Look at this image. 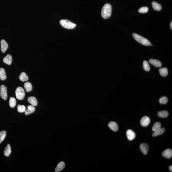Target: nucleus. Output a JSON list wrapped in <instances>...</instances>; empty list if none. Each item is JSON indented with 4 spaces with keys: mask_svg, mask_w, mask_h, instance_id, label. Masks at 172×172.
<instances>
[{
    "mask_svg": "<svg viewBox=\"0 0 172 172\" xmlns=\"http://www.w3.org/2000/svg\"><path fill=\"white\" fill-rule=\"evenodd\" d=\"M60 23L63 28L69 30L74 29L76 26V24L67 19H62Z\"/></svg>",
    "mask_w": 172,
    "mask_h": 172,
    "instance_id": "obj_3",
    "label": "nucleus"
},
{
    "mask_svg": "<svg viewBox=\"0 0 172 172\" xmlns=\"http://www.w3.org/2000/svg\"><path fill=\"white\" fill-rule=\"evenodd\" d=\"M157 114L158 116L161 118H165L168 116L169 113L166 111H162L158 112Z\"/></svg>",
    "mask_w": 172,
    "mask_h": 172,
    "instance_id": "obj_20",
    "label": "nucleus"
},
{
    "mask_svg": "<svg viewBox=\"0 0 172 172\" xmlns=\"http://www.w3.org/2000/svg\"><path fill=\"white\" fill-rule=\"evenodd\" d=\"M168 100L167 98L166 97H161L159 100V103L161 104H166L168 102Z\"/></svg>",
    "mask_w": 172,
    "mask_h": 172,
    "instance_id": "obj_30",
    "label": "nucleus"
},
{
    "mask_svg": "<svg viewBox=\"0 0 172 172\" xmlns=\"http://www.w3.org/2000/svg\"><path fill=\"white\" fill-rule=\"evenodd\" d=\"M152 7L155 10L159 11L162 9V6L160 4L158 3L157 2L153 1L152 3Z\"/></svg>",
    "mask_w": 172,
    "mask_h": 172,
    "instance_id": "obj_19",
    "label": "nucleus"
},
{
    "mask_svg": "<svg viewBox=\"0 0 172 172\" xmlns=\"http://www.w3.org/2000/svg\"><path fill=\"white\" fill-rule=\"evenodd\" d=\"M161 125L160 123L157 122L155 123L154 124L152 128V131L154 132L155 130L161 128Z\"/></svg>",
    "mask_w": 172,
    "mask_h": 172,
    "instance_id": "obj_26",
    "label": "nucleus"
},
{
    "mask_svg": "<svg viewBox=\"0 0 172 172\" xmlns=\"http://www.w3.org/2000/svg\"><path fill=\"white\" fill-rule=\"evenodd\" d=\"M143 67L144 69L146 71H149L150 70V67L148 62L146 61H144L143 63Z\"/></svg>",
    "mask_w": 172,
    "mask_h": 172,
    "instance_id": "obj_28",
    "label": "nucleus"
},
{
    "mask_svg": "<svg viewBox=\"0 0 172 172\" xmlns=\"http://www.w3.org/2000/svg\"><path fill=\"white\" fill-rule=\"evenodd\" d=\"M0 96L4 100H6L8 98L7 94V87L4 85H2L0 88Z\"/></svg>",
    "mask_w": 172,
    "mask_h": 172,
    "instance_id": "obj_5",
    "label": "nucleus"
},
{
    "mask_svg": "<svg viewBox=\"0 0 172 172\" xmlns=\"http://www.w3.org/2000/svg\"><path fill=\"white\" fill-rule=\"evenodd\" d=\"M151 119L149 117L147 116H145L142 118L140 121V124L142 126L147 127L150 124Z\"/></svg>",
    "mask_w": 172,
    "mask_h": 172,
    "instance_id": "obj_6",
    "label": "nucleus"
},
{
    "mask_svg": "<svg viewBox=\"0 0 172 172\" xmlns=\"http://www.w3.org/2000/svg\"><path fill=\"white\" fill-rule=\"evenodd\" d=\"M10 107L11 108H13L15 107L16 105V100L13 97H11L9 101Z\"/></svg>",
    "mask_w": 172,
    "mask_h": 172,
    "instance_id": "obj_25",
    "label": "nucleus"
},
{
    "mask_svg": "<svg viewBox=\"0 0 172 172\" xmlns=\"http://www.w3.org/2000/svg\"><path fill=\"white\" fill-rule=\"evenodd\" d=\"M170 29L172 30V21H171V22H170Z\"/></svg>",
    "mask_w": 172,
    "mask_h": 172,
    "instance_id": "obj_33",
    "label": "nucleus"
},
{
    "mask_svg": "<svg viewBox=\"0 0 172 172\" xmlns=\"http://www.w3.org/2000/svg\"><path fill=\"white\" fill-rule=\"evenodd\" d=\"M165 131V129L164 128H160L154 131V132L152 134V136L153 137H155V136L162 135L164 132Z\"/></svg>",
    "mask_w": 172,
    "mask_h": 172,
    "instance_id": "obj_13",
    "label": "nucleus"
},
{
    "mask_svg": "<svg viewBox=\"0 0 172 172\" xmlns=\"http://www.w3.org/2000/svg\"><path fill=\"white\" fill-rule=\"evenodd\" d=\"M8 46V44L5 40L2 39L1 41V50L2 53H5Z\"/></svg>",
    "mask_w": 172,
    "mask_h": 172,
    "instance_id": "obj_10",
    "label": "nucleus"
},
{
    "mask_svg": "<svg viewBox=\"0 0 172 172\" xmlns=\"http://www.w3.org/2000/svg\"><path fill=\"white\" fill-rule=\"evenodd\" d=\"M126 135L128 139L130 141L134 140L136 136L135 132L131 130H128L127 131Z\"/></svg>",
    "mask_w": 172,
    "mask_h": 172,
    "instance_id": "obj_7",
    "label": "nucleus"
},
{
    "mask_svg": "<svg viewBox=\"0 0 172 172\" xmlns=\"http://www.w3.org/2000/svg\"><path fill=\"white\" fill-rule=\"evenodd\" d=\"M149 62L152 65L156 67H160L162 66V64L159 61L155 59H151L149 60Z\"/></svg>",
    "mask_w": 172,
    "mask_h": 172,
    "instance_id": "obj_12",
    "label": "nucleus"
},
{
    "mask_svg": "<svg viewBox=\"0 0 172 172\" xmlns=\"http://www.w3.org/2000/svg\"><path fill=\"white\" fill-rule=\"evenodd\" d=\"M160 74L162 77H166L168 74V69L166 68H160L159 70Z\"/></svg>",
    "mask_w": 172,
    "mask_h": 172,
    "instance_id": "obj_23",
    "label": "nucleus"
},
{
    "mask_svg": "<svg viewBox=\"0 0 172 172\" xmlns=\"http://www.w3.org/2000/svg\"><path fill=\"white\" fill-rule=\"evenodd\" d=\"M7 79V76L5 69L4 68H0V79L1 80L4 81Z\"/></svg>",
    "mask_w": 172,
    "mask_h": 172,
    "instance_id": "obj_18",
    "label": "nucleus"
},
{
    "mask_svg": "<svg viewBox=\"0 0 172 172\" xmlns=\"http://www.w3.org/2000/svg\"><path fill=\"white\" fill-rule=\"evenodd\" d=\"M108 126L111 130L114 132L117 131L118 130V124L115 122H110L108 124Z\"/></svg>",
    "mask_w": 172,
    "mask_h": 172,
    "instance_id": "obj_11",
    "label": "nucleus"
},
{
    "mask_svg": "<svg viewBox=\"0 0 172 172\" xmlns=\"http://www.w3.org/2000/svg\"><path fill=\"white\" fill-rule=\"evenodd\" d=\"M169 169L170 170V171H172V165H170L169 167Z\"/></svg>",
    "mask_w": 172,
    "mask_h": 172,
    "instance_id": "obj_32",
    "label": "nucleus"
},
{
    "mask_svg": "<svg viewBox=\"0 0 172 172\" xmlns=\"http://www.w3.org/2000/svg\"><path fill=\"white\" fill-rule=\"evenodd\" d=\"M148 8L146 7H143L140 8L139 9L138 11L141 13H145L148 12Z\"/></svg>",
    "mask_w": 172,
    "mask_h": 172,
    "instance_id": "obj_31",
    "label": "nucleus"
},
{
    "mask_svg": "<svg viewBox=\"0 0 172 172\" xmlns=\"http://www.w3.org/2000/svg\"><path fill=\"white\" fill-rule=\"evenodd\" d=\"M6 136V132L5 130L0 132V144L4 140Z\"/></svg>",
    "mask_w": 172,
    "mask_h": 172,
    "instance_id": "obj_27",
    "label": "nucleus"
},
{
    "mask_svg": "<svg viewBox=\"0 0 172 172\" xmlns=\"http://www.w3.org/2000/svg\"><path fill=\"white\" fill-rule=\"evenodd\" d=\"M163 157L167 158H170L172 156V151L171 149H168L165 150L162 153Z\"/></svg>",
    "mask_w": 172,
    "mask_h": 172,
    "instance_id": "obj_9",
    "label": "nucleus"
},
{
    "mask_svg": "<svg viewBox=\"0 0 172 172\" xmlns=\"http://www.w3.org/2000/svg\"><path fill=\"white\" fill-rule=\"evenodd\" d=\"M19 79L23 82L29 80V78L25 72L21 73L19 76Z\"/></svg>",
    "mask_w": 172,
    "mask_h": 172,
    "instance_id": "obj_22",
    "label": "nucleus"
},
{
    "mask_svg": "<svg viewBox=\"0 0 172 172\" xmlns=\"http://www.w3.org/2000/svg\"><path fill=\"white\" fill-rule=\"evenodd\" d=\"M28 102L34 106H36L37 105L38 102L37 100L35 97L31 96L29 97L28 99Z\"/></svg>",
    "mask_w": 172,
    "mask_h": 172,
    "instance_id": "obj_16",
    "label": "nucleus"
},
{
    "mask_svg": "<svg viewBox=\"0 0 172 172\" xmlns=\"http://www.w3.org/2000/svg\"><path fill=\"white\" fill-rule=\"evenodd\" d=\"M151 46H153V45H152V44H151Z\"/></svg>",
    "mask_w": 172,
    "mask_h": 172,
    "instance_id": "obj_34",
    "label": "nucleus"
},
{
    "mask_svg": "<svg viewBox=\"0 0 172 172\" xmlns=\"http://www.w3.org/2000/svg\"><path fill=\"white\" fill-rule=\"evenodd\" d=\"M17 110L18 112L19 113H22L25 112L26 110V107L24 105H19L17 106Z\"/></svg>",
    "mask_w": 172,
    "mask_h": 172,
    "instance_id": "obj_29",
    "label": "nucleus"
},
{
    "mask_svg": "<svg viewBox=\"0 0 172 172\" xmlns=\"http://www.w3.org/2000/svg\"><path fill=\"white\" fill-rule=\"evenodd\" d=\"M11 152V150L10 145L9 144H8L4 152L5 156L6 157H8L10 154Z\"/></svg>",
    "mask_w": 172,
    "mask_h": 172,
    "instance_id": "obj_24",
    "label": "nucleus"
},
{
    "mask_svg": "<svg viewBox=\"0 0 172 172\" xmlns=\"http://www.w3.org/2000/svg\"><path fill=\"white\" fill-rule=\"evenodd\" d=\"M112 13V6L109 4H106L102 8V16L104 19H107L110 17Z\"/></svg>",
    "mask_w": 172,
    "mask_h": 172,
    "instance_id": "obj_1",
    "label": "nucleus"
},
{
    "mask_svg": "<svg viewBox=\"0 0 172 172\" xmlns=\"http://www.w3.org/2000/svg\"><path fill=\"white\" fill-rule=\"evenodd\" d=\"M24 87L26 91L29 92L31 91L32 90V86L31 83L30 82L25 83L24 85Z\"/></svg>",
    "mask_w": 172,
    "mask_h": 172,
    "instance_id": "obj_21",
    "label": "nucleus"
},
{
    "mask_svg": "<svg viewBox=\"0 0 172 172\" xmlns=\"http://www.w3.org/2000/svg\"><path fill=\"white\" fill-rule=\"evenodd\" d=\"M12 61V57L10 55H7L3 59L4 63L8 65H11Z\"/></svg>",
    "mask_w": 172,
    "mask_h": 172,
    "instance_id": "obj_14",
    "label": "nucleus"
},
{
    "mask_svg": "<svg viewBox=\"0 0 172 172\" xmlns=\"http://www.w3.org/2000/svg\"><path fill=\"white\" fill-rule=\"evenodd\" d=\"M16 97L17 99L22 100L25 96V92L22 87H19L16 89L15 91Z\"/></svg>",
    "mask_w": 172,
    "mask_h": 172,
    "instance_id": "obj_4",
    "label": "nucleus"
},
{
    "mask_svg": "<svg viewBox=\"0 0 172 172\" xmlns=\"http://www.w3.org/2000/svg\"><path fill=\"white\" fill-rule=\"evenodd\" d=\"M35 110V107L34 106L32 105L28 106L27 107V109L26 110L25 112L26 115L30 114L31 113H34Z\"/></svg>",
    "mask_w": 172,
    "mask_h": 172,
    "instance_id": "obj_17",
    "label": "nucleus"
},
{
    "mask_svg": "<svg viewBox=\"0 0 172 172\" xmlns=\"http://www.w3.org/2000/svg\"><path fill=\"white\" fill-rule=\"evenodd\" d=\"M65 164L64 162L63 161L61 162L57 165L55 169V171L58 172L63 170L65 167Z\"/></svg>",
    "mask_w": 172,
    "mask_h": 172,
    "instance_id": "obj_15",
    "label": "nucleus"
},
{
    "mask_svg": "<svg viewBox=\"0 0 172 172\" xmlns=\"http://www.w3.org/2000/svg\"><path fill=\"white\" fill-rule=\"evenodd\" d=\"M140 149L144 154L146 155L149 150L148 145L146 143H141L140 145Z\"/></svg>",
    "mask_w": 172,
    "mask_h": 172,
    "instance_id": "obj_8",
    "label": "nucleus"
},
{
    "mask_svg": "<svg viewBox=\"0 0 172 172\" xmlns=\"http://www.w3.org/2000/svg\"><path fill=\"white\" fill-rule=\"evenodd\" d=\"M133 36L135 40L141 44L147 46L151 45V44L149 40L138 34L134 33L133 34Z\"/></svg>",
    "mask_w": 172,
    "mask_h": 172,
    "instance_id": "obj_2",
    "label": "nucleus"
}]
</instances>
